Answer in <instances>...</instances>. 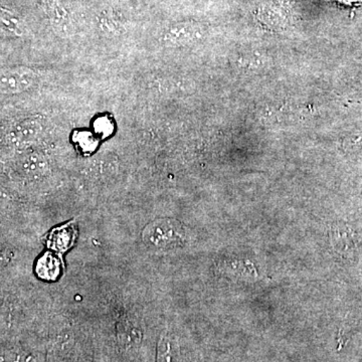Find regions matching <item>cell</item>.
<instances>
[{
    "label": "cell",
    "instance_id": "5b68a950",
    "mask_svg": "<svg viewBox=\"0 0 362 362\" xmlns=\"http://www.w3.org/2000/svg\"><path fill=\"white\" fill-rule=\"evenodd\" d=\"M77 238V228L74 223L58 226L49 233L47 245L52 252L62 254L71 249Z\"/></svg>",
    "mask_w": 362,
    "mask_h": 362
},
{
    "label": "cell",
    "instance_id": "30bf717a",
    "mask_svg": "<svg viewBox=\"0 0 362 362\" xmlns=\"http://www.w3.org/2000/svg\"><path fill=\"white\" fill-rule=\"evenodd\" d=\"M2 25L4 26L6 30L13 33V35H21V28L20 21L18 18H14L11 13L4 11L1 16Z\"/></svg>",
    "mask_w": 362,
    "mask_h": 362
},
{
    "label": "cell",
    "instance_id": "8992f818",
    "mask_svg": "<svg viewBox=\"0 0 362 362\" xmlns=\"http://www.w3.org/2000/svg\"><path fill=\"white\" fill-rule=\"evenodd\" d=\"M62 271L63 263L59 255L54 252H45L35 264V273L37 277L49 282L58 280L61 277Z\"/></svg>",
    "mask_w": 362,
    "mask_h": 362
},
{
    "label": "cell",
    "instance_id": "ba28073f",
    "mask_svg": "<svg viewBox=\"0 0 362 362\" xmlns=\"http://www.w3.org/2000/svg\"><path fill=\"white\" fill-rule=\"evenodd\" d=\"M157 362H176L175 343L165 333L161 335L157 346Z\"/></svg>",
    "mask_w": 362,
    "mask_h": 362
},
{
    "label": "cell",
    "instance_id": "6da1fadb",
    "mask_svg": "<svg viewBox=\"0 0 362 362\" xmlns=\"http://www.w3.org/2000/svg\"><path fill=\"white\" fill-rule=\"evenodd\" d=\"M143 240L153 249H169L180 246L183 242V230L180 225L173 220H157L143 230Z\"/></svg>",
    "mask_w": 362,
    "mask_h": 362
},
{
    "label": "cell",
    "instance_id": "9c48e42d",
    "mask_svg": "<svg viewBox=\"0 0 362 362\" xmlns=\"http://www.w3.org/2000/svg\"><path fill=\"white\" fill-rule=\"evenodd\" d=\"M99 23L101 30L108 35H120L121 33H123L124 28L122 25H121V23H119L116 18H112V16H103V18L100 20Z\"/></svg>",
    "mask_w": 362,
    "mask_h": 362
},
{
    "label": "cell",
    "instance_id": "277c9868",
    "mask_svg": "<svg viewBox=\"0 0 362 362\" xmlns=\"http://www.w3.org/2000/svg\"><path fill=\"white\" fill-rule=\"evenodd\" d=\"M42 1H44L45 13L47 14L54 32L63 37H70L74 33V25L69 11L59 0H42Z\"/></svg>",
    "mask_w": 362,
    "mask_h": 362
},
{
    "label": "cell",
    "instance_id": "3957f363",
    "mask_svg": "<svg viewBox=\"0 0 362 362\" xmlns=\"http://www.w3.org/2000/svg\"><path fill=\"white\" fill-rule=\"evenodd\" d=\"M44 133V126L37 119L28 118L21 120L11 127L8 137L13 144L25 147L37 141Z\"/></svg>",
    "mask_w": 362,
    "mask_h": 362
},
{
    "label": "cell",
    "instance_id": "52a82bcc",
    "mask_svg": "<svg viewBox=\"0 0 362 362\" xmlns=\"http://www.w3.org/2000/svg\"><path fill=\"white\" fill-rule=\"evenodd\" d=\"M21 169L28 175L37 176L40 173H44L47 168V163L45 159L40 154L30 153L28 154L21 159Z\"/></svg>",
    "mask_w": 362,
    "mask_h": 362
},
{
    "label": "cell",
    "instance_id": "7a4b0ae2",
    "mask_svg": "<svg viewBox=\"0 0 362 362\" xmlns=\"http://www.w3.org/2000/svg\"><path fill=\"white\" fill-rule=\"evenodd\" d=\"M37 74L26 66H16L2 71L0 89L2 94H20L30 90L37 82Z\"/></svg>",
    "mask_w": 362,
    "mask_h": 362
}]
</instances>
